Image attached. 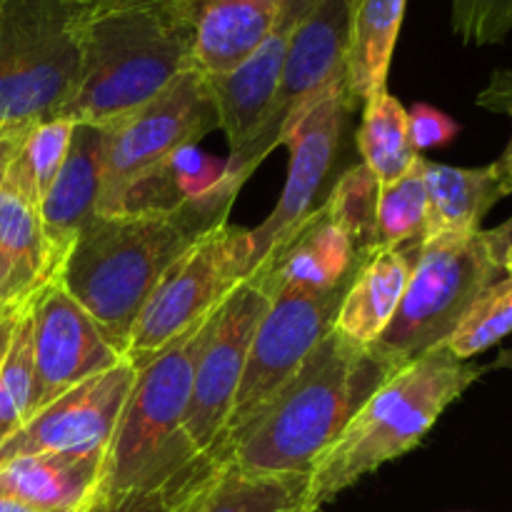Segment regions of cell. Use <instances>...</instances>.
<instances>
[{
    "label": "cell",
    "mask_w": 512,
    "mask_h": 512,
    "mask_svg": "<svg viewBox=\"0 0 512 512\" xmlns=\"http://www.w3.org/2000/svg\"><path fill=\"white\" fill-rule=\"evenodd\" d=\"M288 0H198L193 63L205 78L233 73L278 25Z\"/></svg>",
    "instance_id": "cell-20"
},
{
    "label": "cell",
    "mask_w": 512,
    "mask_h": 512,
    "mask_svg": "<svg viewBox=\"0 0 512 512\" xmlns=\"http://www.w3.org/2000/svg\"><path fill=\"white\" fill-rule=\"evenodd\" d=\"M453 30L465 45H495L512 30V0H450Z\"/></svg>",
    "instance_id": "cell-34"
},
{
    "label": "cell",
    "mask_w": 512,
    "mask_h": 512,
    "mask_svg": "<svg viewBox=\"0 0 512 512\" xmlns=\"http://www.w3.org/2000/svg\"><path fill=\"white\" fill-rule=\"evenodd\" d=\"M380 183L363 163L353 165L330 188L323 203L363 255L375 253V208Z\"/></svg>",
    "instance_id": "cell-31"
},
{
    "label": "cell",
    "mask_w": 512,
    "mask_h": 512,
    "mask_svg": "<svg viewBox=\"0 0 512 512\" xmlns=\"http://www.w3.org/2000/svg\"><path fill=\"white\" fill-rule=\"evenodd\" d=\"M103 148V125L75 123L63 165L40 200V223L53 275L68 258L85 225L98 215L103 190Z\"/></svg>",
    "instance_id": "cell-18"
},
{
    "label": "cell",
    "mask_w": 512,
    "mask_h": 512,
    "mask_svg": "<svg viewBox=\"0 0 512 512\" xmlns=\"http://www.w3.org/2000/svg\"><path fill=\"white\" fill-rule=\"evenodd\" d=\"M0 512H55V510L35 508V505H30V503H25V500L15 498V495L0 493Z\"/></svg>",
    "instance_id": "cell-39"
},
{
    "label": "cell",
    "mask_w": 512,
    "mask_h": 512,
    "mask_svg": "<svg viewBox=\"0 0 512 512\" xmlns=\"http://www.w3.org/2000/svg\"><path fill=\"white\" fill-rule=\"evenodd\" d=\"M18 315L0 320V365H3L5 353H8V345H10V338H13V330H15V323H18Z\"/></svg>",
    "instance_id": "cell-40"
},
{
    "label": "cell",
    "mask_w": 512,
    "mask_h": 512,
    "mask_svg": "<svg viewBox=\"0 0 512 512\" xmlns=\"http://www.w3.org/2000/svg\"><path fill=\"white\" fill-rule=\"evenodd\" d=\"M358 150L363 155V165L380 185L395 183L420 158L410 143L408 110L388 90L363 103Z\"/></svg>",
    "instance_id": "cell-27"
},
{
    "label": "cell",
    "mask_w": 512,
    "mask_h": 512,
    "mask_svg": "<svg viewBox=\"0 0 512 512\" xmlns=\"http://www.w3.org/2000/svg\"><path fill=\"white\" fill-rule=\"evenodd\" d=\"M188 512H315L310 475H255L223 463Z\"/></svg>",
    "instance_id": "cell-26"
},
{
    "label": "cell",
    "mask_w": 512,
    "mask_h": 512,
    "mask_svg": "<svg viewBox=\"0 0 512 512\" xmlns=\"http://www.w3.org/2000/svg\"><path fill=\"white\" fill-rule=\"evenodd\" d=\"M195 18L198 0L90 15L78 85L58 118L108 125L153 100L195 68Z\"/></svg>",
    "instance_id": "cell-3"
},
{
    "label": "cell",
    "mask_w": 512,
    "mask_h": 512,
    "mask_svg": "<svg viewBox=\"0 0 512 512\" xmlns=\"http://www.w3.org/2000/svg\"><path fill=\"white\" fill-rule=\"evenodd\" d=\"M273 293L258 280L248 278L228 295L218 310V320L195 365L193 395L185 413L183 433L198 458L215 463L235 393L243 380L250 343L268 310ZM218 465V463H215Z\"/></svg>",
    "instance_id": "cell-12"
},
{
    "label": "cell",
    "mask_w": 512,
    "mask_h": 512,
    "mask_svg": "<svg viewBox=\"0 0 512 512\" xmlns=\"http://www.w3.org/2000/svg\"><path fill=\"white\" fill-rule=\"evenodd\" d=\"M33 315V400L30 415L75 385L125 360L93 323L83 305L50 278L30 300Z\"/></svg>",
    "instance_id": "cell-15"
},
{
    "label": "cell",
    "mask_w": 512,
    "mask_h": 512,
    "mask_svg": "<svg viewBox=\"0 0 512 512\" xmlns=\"http://www.w3.org/2000/svg\"><path fill=\"white\" fill-rule=\"evenodd\" d=\"M483 243L488 248L493 263L503 270L505 258L512 253V218L505 220L503 225L493 230H483Z\"/></svg>",
    "instance_id": "cell-37"
},
{
    "label": "cell",
    "mask_w": 512,
    "mask_h": 512,
    "mask_svg": "<svg viewBox=\"0 0 512 512\" xmlns=\"http://www.w3.org/2000/svg\"><path fill=\"white\" fill-rule=\"evenodd\" d=\"M503 273H505V275H512V253L508 255V258H505V263H503Z\"/></svg>",
    "instance_id": "cell-41"
},
{
    "label": "cell",
    "mask_w": 512,
    "mask_h": 512,
    "mask_svg": "<svg viewBox=\"0 0 512 512\" xmlns=\"http://www.w3.org/2000/svg\"><path fill=\"white\" fill-rule=\"evenodd\" d=\"M478 105L512 118V70H498V73H493L488 88L478 95ZM495 165H498L505 193L512 195V140L508 143V148H505L503 158Z\"/></svg>",
    "instance_id": "cell-36"
},
{
    "label": "cell",
    "mask_w": 512,
    "mask_h": 512,
    "mask_svg": "<svg viewBox=\"0 0 512 512\" xmlns=\"http://www.w3.org/2000/svg\"><path fill=\"white\" fill-rule=\"evenodd\" d=\"M512 333V275L498 278L475 298L468 313L453 330L445 348L458 360L485 353Z\"/></svg>",
    "instance_id": "cell-29"
},
{
    "label": "cell",
    "mask_w": 512,
    "mask_h": 512,
    "mask_svg": "<svg viewBox=\"0 0 512 512\" xmlns=\"http://www.w3.org/2000/svg\"><path fill=\"white\" fill-rule=\"evenodd\" d=\"M428 218L425 158L420 155L395 183L380 185L375 208V250L423 240Z\"/></svg>",
    "instance_id": "cell-28"
},
{
    "label": "cell",
    "mask_w": 512,
    "mask_h": 512,
    "mask_svg": "<svg viewBox=\"0 0 512 512\" xmlns=\"http://www.w3.org/2000/svg\"><path fill=\"white\" fill-rule=\"evenodd\" d=\"M253 270L248 228L223 223L190 245L160 278L135 320L125 358L143 368L178 335L220 308Z\"/></svg>",
    "instance_id": "cell-8"
},
{
    "label": "cell",
    "mask_w": 512,
    "mask_h": 512,
    "mask_svg": "<svg viewBox=\"0 0 512 512\" xmlns=\"http://www.w3.org/2000/svg\"><path fill=\"white\" fill-rule=\"evenodd\" d=\"M408 133L415 153L420 155V150L443 148L453 143L455 135L460 133V125L443 110L418 103L408 110Z\"/></svg>",
    "instance_id": "cell-35"
},
{
    "label": "cell",
    "mask_w": 512,
    "mask_h": 512,
    "mask_svg": "<svg viewBox=\"0 0 512 512\" xmlns=\"http://www.w3.org/2000/svg\"><path fill=\"white\" fill-rule=\"evenodd\" d=\"M313 3L315 0H288L273 33L240 68L228 75L208 78L210 93L218 108L220 130L228 138L230 153L243 150L258 130L278 88L290 40Z\"/></svg>",
    "instance_id": "cell-17"
},
{
    "label": "cell",
    "mask_w": 512,
    "mask_h": 512,
    "mask_svg": "<svg viewBox=\"0 0 512 512\" xmlns=\"http://www.w3.org/2000/svg\"><path fill=\"white\" fill-rule=\"evenodd\" d=\"M240 188L225 175L210 193L168 213L95 215L78 235L55 278L123 358L155 285L190 245L228 223Z\"/></svg>",
    "instance_id": "cell-1"
},
{
    "label": "cell",
    "mask_w": 512,
    "mask_h": 512,
    "mask_svg": "<svg viewBox=\"0 0 512 512\" xmlns=\"http://www.w3.org/2000/svg\"><path fill=\"white\" fill-rule=\"evenodd\" d=\"M353 108L355 103L348 95V85L340 80L333 88L325 90L285 135L283 145H288L290 150L288 178H285L283 195L273 213L265 218L263 225L250 230L253 270L275 248H280L320 205L318 198L323 195L335 158H338L345 118Z\"/></svg>",
    "instance_id": "cell-13"
},
{
    "label": "cell",
    "mask_w": 512,
    "mask_h": 512,
    "mask_svg": "<svg viewBox=\"0 0 512 512\" xmlns=\"http://www.w3.org/2000/svg\"><path fill=\"white\" fill-rule=\"evenodd\" d=\"M408 0H353L345 55V85L355 105L388 90L390 60Z\"/></svg>",
    "instance_id": "cell-24"
},
{
    "label": "cell",
    "mask_w": 512,
    "mask_h": 512,
    "mask_svg": "<svg viewBox=\"0 0 512 512\" xmlns=\"http://www.w3.org/2000/svg\"><path fill=\"white\" fill-rule=\"evenodd\" d=\"M480 373L483 368L458 360L445 345L400 365L355 410L338 440L315 463L310 473L313 510L413 450Z\"/></svg>",
    "instance_id": "cell-4"
},
{
    "label": "cell",
    "mask_w": 512,
    "mask_h": 512,
    "mask_svg": "<svg viewBox=\"0 0 512 512\" xmlns=\"http://www.w3.org/2000/svg\"><path fill=\"white\" fill-rule=\"evenodd\" d=\"M108 455H28L0 465V493L55 512H90L98 503Z\"/></svg>",
    "instance_id": "cell-21"
},
{
    "label": "cell",
    "mask_w": 512,
    "mask_h": 512,
    "mask_svg": "<svg viewBox=\"0 0 512 512\" xmlns=\"http://www.w3.org/2000/svg\"><path fill=\"white\" fill-rule=\"evenodd\" d=\"M355 278V275H353ZM353 278L330 290L283 288L275 290L263 320L250 343L243 380L235 393L233 410L225 425L213 460L238 430L270 400V395L298 370V365L315 350V345L333 330L335 315L348 293Z\"/></svg>",
    "instance_id": "cell-11"
},
{
    "label": "cell",
    "mask_w": 512,
    "mask_h": 512,
    "mask_svg": "<svg viewBox=\"0 0 512 512\" xmlns=\"http://www.w3.org/2000/svg\"><path fill=\"white\" fill-rule=\"evenodd\" d=\"M370 255L355 250L353 240L330 215L328 205L320 203L248 278L263 283L270 293L283 288L330 290L353 278Z\"/></svg>",
    "instance_id": "cell-19"
},
{
    "label": "cell",
    "mask_w": 512,
    "mask_h": 512,
    "mask_svg": "<svg viewBox=\"0 0 512 512\" xmlns=\"http://www.w3.org/2000/svg\"><path fill=\"white\" fill-rule=\"evenodd\" d=\"M215 468L218 465L213 463L200 465L168 483L135 488L128 493L113 495V498L98 500L90 512H188Z\"/></svg>",
    "instance_id": "cell-32"
},
{
    "label": "cell",
    "mask_w": 512,
    "mask_h": 512,
    "mask_svg": "<svg viewBox=\"0 0 512 512\" xmlns=\"http://www.w3.org/2000/svg\"><path fill=\"white\" fill-rule=\"evenodd\" d=\"M85 23L73 0L0 3V133L58 118L80 78Z\"/></svg>",
    "instance_id": "cell-6"
},
{
    "label": "cell",
    "mask_w": 512,
    "mask_h": 512,
    "mask_svg": "<svg viewBox=\"0 0 512 512\" xmlns=\"http://www.w3.org/2000/svg\"><path fill=\"white\" fill-rule=\"evenodd\" d=\"M353 0H315L290 40L283 73L258 130L243 150L228 155L225 175L243 185L260 163L283 145L300 115L328 88L345 80L348 25Z\"/></svg>",
    "instance_id": "cell-10"
},
{
    "label": "cell",
    "mask_w": 512,
    "mask_h": 512,
    "mask_svg": "<svg viewBox=\"0 0 512 512\" xmlns=\"http://www.w3.org/2000/svg\"><path fill=\"white\" fill-rule=\"evenodd\" d=\"M425 190L428 218L423 238L480 233L488 210L508 195L495 163L485 168H453L425 160Z\"/></svg>",
    "instance_id": "cell-23"
},
{
    "label": "cell",
    "mask_w": 512,
    "mask_h": 512,
    "mask_svg": "<svg viewBox=\"0 0 512 512\" xmlns=\"http://www.w3.org/2000/svg\"><path fill=\"white\" fill-rule=\"evenodd\" d=\"M0 3H3V0H0Z\"/></svg>",
    "instance_id": "cell-42"
},
{
    "label": "cell",
    "mask_w": 512,
    "mask_h": 512,
    "mask_svg": "<svg viewBox=\"0 0 512 512\" xmlns=\"http://www.w3.org/2000/svg\"><path fill=\"white\" fill-rule=\"evenodd\" d=\"M418 248L420 240L375 250L355 273L335 315L333 333L363 348L378 343L398 310Z\"/></svg>",
    "instance_id": "cell-22"
},
{
    "label": "cell",
    "mask_w": 512,
    "mask_h": 512,
    "mask_svg": "<svg viewBox=\"0 0 512 512\" xmlns=\"http://www.w3.org/2000/svg\"><path fill=\"white\" fill-rule=\"evenodd\" d=\"M73 125V120L50 118L43 120V123H35L33 128H28V133H25L23 158L30 175H33V183L40 200L48 193L55 175H58L60 165H63L65 153H68L70 145V135H73Z\"/></svg>",
    "instance_id": "cell-33"
},
{
    "label": "cell",
    "mask_w": 512,
    "mask_h": 512,
    "mask_svg": "<svg viewBox=\"0 0 512 512\" xmlns=\"http://www.w3.org/2000/svg\"><path fill=\"white\" fill-rule=\"evenodd\" d=\"M500 273L483 243V230L423 238L398 310L373 348L395 365L440 348Z\"/></svg>",
    "instance_id": "cell-7"
},
{
    "label": "cell",
    "mask_w": 512,
    "mask_h": 512,
    "mask_svg": "<svg viewBox=\"0 0 512 512\" xmlns=\"http://www.w3.org/2000/svg\"><path fill=\"white\" fill-rule=\"evenodd\" d=\"M133 383L135 368L125 358L115 368L75 385L30 415L0 445V465L28 455H108Z\"/></svg>",
    "instance_id": "cell-14"
},
{
    "label": "cell",
    "mask_w": 512,
    "mask_h": 512,
    "mask_svg": "<svg viewBox=\"0 0 512 512\" xmlns=\"http://www.w3.org/2000/svg\"><path fill=\"white\" fill-rule=\"evenodd\" d=\"M398 368L373 345L363 348L330 330L223 445L218 465L255 475H310L355 410Z\"/></svg>",
    "instance_id": "cell-2"
},
{
    "label": "cell",
    "mask_w": 512,
    "mask_h": 512,
    "mask_svg": "<svg viewBox=\"0 0 512 512\" xmlns=\"http://www.w3.org/2000/svg\"><path fill=\"white\" fill-rule=\"evenodd\" d=\"M33 400V315L20 310L8 353L0 365V445L30 418Z\"/></svg>",
    "instance_id": "cell-30"
},
{
    "label": "cell",
    "mask_w": 512,
    "mask_h": 512,
    "mask_svg": "<svg viewBox=\"0 0 512 512\" xmlns=\"http://www.w3.org/2000/svg\"><path fill=\"white\" fill-rule=\"evenodd\" d=\"M103 190L98 215L120 210L123 195L153 165L185 145L220 130L210 83L198 68L180 73L168 88L133 113L103 125Z\"/></svg>",
    "instance_id": "cell-9"
},
{
    "label": "cell",
    "mask_w": 512,
    "mask_h": 512,
    "mask_svg": "<svg viewBox=\"0 0 512 512\" xmlns=\"http://www.w3.org/2000/svg\"><path fill=\"white\" fill-rule=\"evenodd\" d=\"M228 160H218L198 145L175 150L140 175L123 195L118 213H168L223 183Z\"/></svg>",
    "instance_id": "cell-25"
},
{
    "label": "cell",
    "mask_w": 512,
    "mask_h": 512,
    "mask_svg": "<svg viewBox=\"0 0 512 512\" xmlns=\"http://www.w3.org/2000/svg\"><path fill=\"white\" fill-rule=\"evenodd\" d=\"M78 8H83L85 13L98 15V13H110V10H123V8H143V5H158V3H170V0H73Z\"/></svg>",
    "instance_id": "cell-38"
},
{
    "label": "cell",
    "mask_w": 512,
    "mask_h": 512,
    "mask_svg": "<svg viewBox=\"0 0 512 512\" xmlns=\"http://www.w3.org/2000/svg\"><path fill=\"white\" fill-rule=\"evenodd\" d=\"M25 133H0V320L18 315L55 278L40 223V195L23 158Z\"/></svg>",
    "instance_id": "cell-16"
},
{
    "label": "cell",
    "mask_w": 512,
    "mask_h": 512,
    "mask_svg": "<svg viewBox=\"0 0 512 512\" xmlns=\"http://www.w3.org/2000/svg\"><path fill=\"white\" fill-rule=\"evenodd\" d=\"M218 310L178 335L143 368L135 370V383L110 440L98 500L168 483L210 463L193 453L183 433V423L193 395L195 365L213 333Z\"/></svg>",
    "instance_id": "cell-5"
}]
</instances>
